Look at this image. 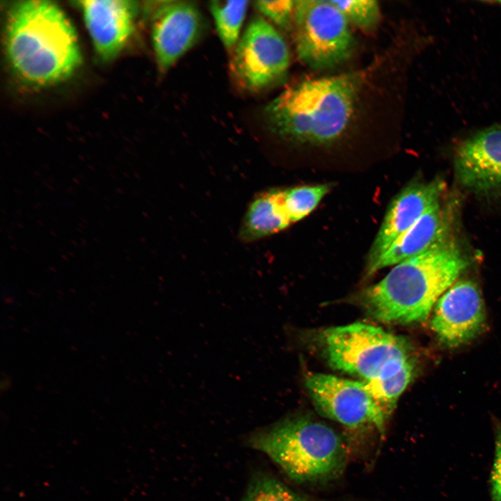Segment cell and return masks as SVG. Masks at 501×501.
<instances>
[{"mask_svg":"<svg viewBox=\"0 0 501 501\" xmlns=\"http://www.w3.org/2000/svg\"><path fill=\"white\" fill-rule=\"evenodd\" d=\"M319 341L333 369L364 381L388 378L411 358L404 338L360 322L328 328Z\"/></svg>","mask_w":501,"mask_h":501,"instance_id":"cell-5","label":"cell"},{"mask_svg":"<svg viewBox=\"0 0 501 501\" xmlns=\"http://www.w3.org/2000/svg\"><path fill=\"white\" fill-rule=\"evenodd\" d=\"M360 84L361 76L354 72L293 84L266 106L269 127L293 143H333L351 120Z\"/></svg>","mask_w":501,"mask_h":501,"instance_id":"cell-3","label":"cell"},{"mask_svg":"<svg viewBox=\"0 0 501 501\" xmlns=\"http://www.w3.org/2000/svg\"><path fill=\"white\" fill-rule=\"evenodd\" d=\"M241 501H305L276 479L262 477L250 486Z\"/></svg>","mask_w":501,"mask_h":501,"instance_id":"cell-19","label":"cell"},{"mask_svg":"<svg viewBox=\"0 0 501 501\" xmlns=\"http://www.w3.org/2000/svg\"><path fill=\"white\" fill-rule=\"evenodd\" d=\"M450 211L440 201L431 207L381 255L367 276L418 255L447 238Z\"/></svg>","mask_w":501,"mask_h":501,"instance_id":"cell-14","label":"cell"},{"mask_svg":"<svg viewBox=\"0 0 501 501\" xmlns=\"http://www.w3.org/2000/svg\"><path fill=\"white\" fill-rule=\"evenodd\" d=\"M292 224L283 200V189H270L250 202L240 225L239 239L253 242L286 229Z\"/></svg>","mask_w":501,"mask_h":501,"instance_id":"cell-15","label":"cell"},{"mask_svg":"<svg viewBox=\"0 0 501 501\" xmlns=\"http://www.w3.org/2000/svg\"><path fill=\"white\" fill-rule=\"evenodd\" d=\"M250 443L278 464L292 479L313 482L331 479L347 458L341 436L328 425L303 416L292 418L256 434Z\"/></svg>","mask_w":501,"mask_h":501,"instance_id":"cell-4","label":"cell"},{"mask_svg":"<svg viewBox=\"0 0 501 501\" xmlns=\"http://www.w3.org/2000/svg\"><path fill=\"white\" fill-rule=\"evenodd\" d=\"M460 183L477 192L501 189V125L480 130L462 141L454 154Z\"/></svg>","mask_w":501,"mask_h":501,"instance_id":"cell-12","label":"cell"},{"mask_svg":"<svg viewBox=\"0 0 501 501\" xmlns=\"http://www.w3.org/2000/svg\"><path fill=\"white\" fill-rule=\"evenodd\" d=\"M253 7L271 24L287 29L293 25L296 1H254Z\"/></svg>","mask_w":501,"mask_h":501,"instance_id":"cell-21","label":"cell"},{"mask_svg":"<svg viewBox=\"0 0 501 501\" xmlns=\"http://www.w3.org/2000/svg\"><path fill=\"white\" fill-rule=\"evenodd\" d=\"M231 54V73L239 86L249 93H261L274 86L284 78L289 66L285 40L260 15L251 19Z\"/></svg>","mask_w":501,"mask_h":501,"instance_id":"cell-7","label":"cell"},{"mask_svg":"<svg viewBox=\"0 0 501 501\" xmlns=\"http://www.w3.org/2000/svg\"><path fill=\"white\" fill-rule=\"evenodd\" d=\"M293 25L297 55L312 69L334 67L353 51L348 20L331 1H296Z\"/></svg>","mask_w":501,"mask_h":501,"instance_id":"cell-6","label":"cell"},{"mask_svg":"<svg viewBox=\"0 0 501 501\" xmlns=\"http://www.w3.org/2000/svg\"><path fill=\"white\" fill-rule=\"evenodd\" d=\"M305 386L321 415L347 427H376L383 435L387 418L364 381L315 373L305 379Z\"/></svg>","mask_w":501,"mask_h":501,"instance_id":"cell-8","label":"cell"},{"mask_svg":"<svg viewBox=\"0 0 501 501\" xmlns=\"http://www.w3.org/2000/svg\"><path fill=\"white\" fill-rule=\"evenodd\" d=\"M445 186L440 178L429 182L415 179L393 198L367 253L366 276L391 244L440 201Z\"/></svg>","mask_w":501,"mask_h":501,"instance_id":"cell-11","label":"cell"},{"mask_svg":"<svg viewBox=\"0 0 501 501\" xmlns=\"http://www.w3.org/2000/svg\"><path fill=\"white\" fill-rule=\"evenodd\" d=\"M414 371L415 363L410 358L397 373L388 378L363 381L387 418L395 410L399 397L411 382Z\"/></svg>","mask_w":501,"mask_h":501,"instance_id":"cell-17","label":"cell"},{"mask_svg":"<svg viewBox=\"0 0 501 501\" xmlns=\"http://www.w3.org/2000/svg\"><path fill=\"white\" fill-rule=\"evenodd\" d=\"M345 16L363 29L374 27L380 17L378 2L374 0L331 1Z\"/></svg>","mask_w":501,"mask_h":501,"instance_id":"cell-20","label":"cell"},{"mask_svg":"<svg viewBox=\"0 0 501 501\" xmlns=\"http://www.w3.org/2000/svg\"><path fill=\"white\" fill-rule=\"evenodd\" d=\"M331 188L330 184H320L283 189L284 205L291 223H296L310 214Z\"/></svg>","mask_w":501,"mask_h":501,"instance_id":"cell-18","label":"cell"},{"mask_svg":"<svg viewBox=\"0 0 501 501\" xmlns=\"http://www.w3.org/2000/svg\"><path fill=\"white\" fill-rule=\"evenodd\" d=\"M468 264L458 246L446 238L396 264L383 279L362 292V304L380 321L421 322Z\"/></svg>","mask_w":501,"mask_h":501,"instance_id":"cell-2","label":"cell"},{"mask_svg":"<svg viewBox=\"0 0 501 501\" xmlns=\"http://www.w3.org/2000/svg\"><path fill=\"white\" fill-rule=\"evenodd\" d=\"M5 41L13 71L33 86L67 79L81 62L75 30L65 13L51 1L29 0L13 5Z\"/></svg>","mask_w":501,"mask_h":501,"instance_id":"cell-1","label":"cell"},{"mask_svg":"<svg viewBox=\"0 0 501 501\" xmlns=\"http://www.w3.org/2000/svg\"><path fill=\"white\" fill-rule=\"evenodd\" d=\"M249 3L248 1H211L209 3L218 36L230 54L242 34Z\"/></svg>","mask_w":501,"mask_h":501,"instance_id":"cell-16","label":"cell"},{"mask_svg":"<svg viewBox=\"0 0 501 501\" xmlns=\"http://www.w3.org/2000/svg\"><path fill=\"white\" fill-rule=\"evenodd\" d=\"M491 3H497V4L500 5V6H501V1H491Z\"/></svg>","mask_w":501,"mask_h":501,"instance_id":"cell-23","label":"cell"},{"mask_svg":"<svg viewBox=\"0 0 501 501\" xmlns=\"http://www.w3.org/2000/svg\"><path fill=\"white\" fill-rule=\"evenodd\" d=\"M77 3L98 56L105 61L116 58L133 33L138 10L136 2L88 0Z\"/></svg>","mask_w":501,"mask_h":501,"instance_id":"cell-13","label":"cell"},{"mask_svg":"<svg viewBox=\"0 0 501 501\" xmlns=\"http://www.w3.org/2000/svg\"><path fill=\"white\" fill-rule=\"evenodd\" d=\"M205 29V19L195 3L159 2L151 19V41L159 71L167 72L197 44Z\"/></svg>","mask_w":501,"mask_h":501,"instance_id":"cell-9","label":"cell"},{"mask_svg":"<svg viewBox=\"0 0 501 501\" xmlns=\"http://www.w3.org/2000/svg\"><path fill=\"white\" fill-rule=\"evenodd\" d=\"M493 501H501V424L496 428L495 457L491 477Z\"/></svg>","mask_w":501,"mask_h":501,"instance_id":"cell-22","label":"cell"},{"mask_svg":"<svg viewBox=\"0 0 501 501\" xmlns=\"http://www.w3.org/2000/svg\"><path fill=\"white\" fill-rule=\"evenodd\" d=\"M485 308L477 285L471 280L455 282L434 308L431 327L440 342L457 347L476 337L484 328Z\"/></svg>","mask_w":501,"mask_h":501,"instance_id":"cell-10","label":"cell"}]
</instances>
